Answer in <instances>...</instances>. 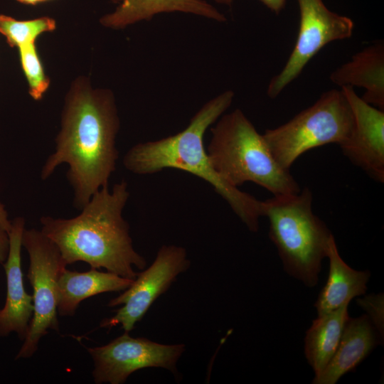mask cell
Instances as JSON below:
<instances>
[{
  "instance_id": "cell-19",
  "label": "cell",
  "mask_w": 384,
  "mask_h": 384,
  "mask_svg": "<svg viewBox=\"0 0 384 384\" xmlns=\"http://www.w3.org/2000/svg\"><path fill=\"white\" fill-rule=\"evenodd\" d=\"M348 304L320 315L312 321L304 338L306 358L318 376L333 357L349 318Z\"/></svg>"
},
{
  "instance_id": "cell-22",
  "label": "cell",
  "mask_w": 384,
  "mask_h": 384,
  "mask_svg": "<svg viewBox=\"0 0 384 384\" xmlns=\"http://www.w3.org/2000/svg\"><path fill=\"white\" fill-rule=\"evenodd\" d=\"M216 4L230 7L233 0H211ZM267 9L276 14H279L285 7L287 0H260Z\"/></svg>"
},
{
  "instance_id": "cell-20",
  "label": "cell",
  "mask_w": 384,
  "mask_h": 384,
  "mask_svg": "<svg viewBox=\"0 0 384 384\" xmlns=\"http://www.w3.org/2000/svg\"><path fill=\"white\" fill-rule=\"evenodd\" d=\"M359 304L368 313V317L378 331L383 335V294L368 295L366 298L358 300Z\"/></svg>"
},
{
  "instance_id": "cell-4",
  "label": "cell",
  "mask_w": 384,
  "mask_h": 384,
  "mask_svg": "<svg viewBox=\"0 0 384 384\" xmlns=\"http://www.w3.org/2000/svg\"><path fill=\"white\" fill-rule=\"evenodd\" d=\"M211 127L206 148L211 164L229 184L252 182L273 196L297 193L301 188L289 170L271 154L263 135L240 109L223 114Z\"/></svg>"
},
{
  "instance_id": "cell-23",
  "label": "cell",
  "mask_w": 384,
  "mask_h": 384,
  "mask_svg": "<svg viewBox=\"0 0 384 384\" xmlns=\"http://www.w3.org/2000/svg\"><path fill=\"white\" fill-rule=\"evenodd\" d=\"M16 1L21 4H28V5H36V4H39L38 0H16Z\"/></svg>"
},
{
  "instance_id": "cell-10",
  "label": "cell",
  "mask_w": 384,
  "mask_h": 384,
  "mask_svg": "<svg viewBox=\"0 0 384 384\" xmlns=\"http://www.w3.org/2000/svg\"><path fill=\"white\" fill-rule=\"evenodd\" d=\"M87 350L94 363L95 383L122 384L132 373L145 368H164L176 373V362L185 346L161 344L124 332L105 346Z\"/></svg>"
},
{
  "instance_id": "cell-13",
  "label": "cell",
  "mask_w": 384,
  "mask_h": 384,
  "mask_svg": "<svg viewBox=\"0 0 384 384\" xmlns=\"http://www.w3.org/2000/svg\"><path fill=\"white\" fill-rule=\"evenodd\" d=\"M55 28V21L49 17L18 21L11 16L0 15V33L11 46L18 50L22 69L29 86V93L34 100L41 99L49 80L38 57L35 41L43 33Z\"/></svg>"
},
{
  "instance_id": "cell-9",
  "label": "cell",
  "mask_w": 384,
  "mask_h": 384,
  "mask_svg": "<svg viewBox=\"0 0 384 384\" xmlns=\"http://www.w3.org/2000/svg\"><path fill=\"white\" fill-rule=\"evenodd\" d=\"M190 266L186 250L174 245H163L153 263L137 273L132 284L119 296L110 300L107 306L123 305L116 314L103 319L100 327L111 329L120 324L124 332H130L140 321L155 300Z\"/></svg>"
},
{
  "instance_id": "cell-17",
  "label": "cell",
  "mask_w": 384,
  "mask_h": 384,
  "mask_svg": "<svg viewBox=\"0 0 384 384\" xmlns=\"http://www.w3.org/2000/svg\"><path fill=\"white\" fill-rule=\"evenodd\" d=\"M133 281L94 268L81 272L65 268L58 282V314L61 316H73L85 299L104 292L124 291Z\"/></svg>"
},
{
  "instance_id": "cell-1",
  "label": "cell",
  "mask_w": 384,
  "mask_h": 384,
  "mask_svg": "<svg viewBox=\"0 0 384 384\" xmlns=\"http://www.w3.org/2000/svg\"><path fill=\"white\" fill-rule=\"evenodd\" d=\"M119 118L114 97L108 90L75 85L68 95L55 151L41 171L43 181L63 164L74 192L73 206L81 210L101 188L108 186L116 169V139Z\"/></svg>"
},
{
  "instance_id": "cell-6",
  "label": "cell",
  "mask_w": 384,
  "mask_h": 384,
  "mask_svg": "<svg viewBox=\"0 0 384 384\" xmlns=\"http://www.w3.org/2000/svg\"><path fill=\"white\" fill-rule=\"evenodd\" d=\"M353 125V113L341 90L323 93L310 107L287 122L262 134L278 164L289 170L306 151L328 144H341Z\"/></svg>"
},
{
  "instance_id": "cell-7",
  "label": "cell",
  "mask_w": 384,
  "mask_h": 384,
  "mask_svg": "<svg viewBox=\"0 0 384 384\" xmlns=\"http://www.w3.org/2000/svg\"><path fill=\"white\" fill-rule=\"evenodd\" d=\"M22 246L29 256L27 277L33 288V314L16 359L32 357L49 330L59 331L58 282L67 266L57 245L41 230L25 228Z\"/></svg>"
},
{
  "instance_id": "cell-21",
  "label": "cell",
  "mask_w": 384,
  "mask_h": 384,
  "mask_svg": "<svg viewBox=\"0 0 384 384\" xmlns=\"http://www.w3.org/2000/svg\"><path fill=\"white\" fill-rule=\"evenodd\" d=\"M11 228V220L4 203L0 201V265L6 261L9 248V233Z\"/></svg>"
},
{
  "instance_id": "cell-15",
  "label": "cell",
  "mask_w": 384,
  "mask_h": 384,
  "mask_svg": "<svg viewBox=\"0 0 384 384\" xmlns=\"http://www.w3.org/2000/svg\"><path fill=\"white\" fill-rule=\"evenodd\" d=\"M117 4L111 13L103 16L101 23L107 28L121 29L134 23L151 20L161 14L183 13L217 22L227 21L225 16L206 0H110Z\"/></svg>"
},
{
  "instance_id": "cell-8",
  "label": "cell",
  "mask_w": 384,
  "mask_h": 384,
  "mask_svg": "<svg viewBox=\"0 0 384 384\" xmlns=\"http://www.w3.org/2000/svg\"><path fill=\"white\" fill-rule=\"evenodd\" d=\"M299 11V26L294 47L282 70L274 76L267 94L277 97L302 72L310 60L325 46L350 38L353 21L331 11L323 0H296Z\"/></svg>"
},
{
  "instance_id": "cell-5",
  "label": "cell",
  "mask_w": 384,
  "mask_h": 384,
  "mask_svg": "<svg viewBox=\"0 0 384 384\" xmlns=\"http://www.w3.org/2000/svg\"><path fill=\"white\" fill-rule=\"evenodd\" d=\"M312 200L311 190L305 187L297 193L273 196L263 201L269 236L284 270L309 287L316 285L321 262L334 238L314 213Z\"/></svg>"
},
{
  "instance_id": "cell-16",
  "label": "cell",
  "mask_w": 384,
  "mask_h": 384,
  "mask_svg": "<svg viewBox=\"0 0 384 384\" xmlns=\"http://www.w3.org/2000/svg\"><path fill=\"white\" fill-rule=\"evenodd\" d=\"M331 81L342 87L365 90L361 98L384 111V43L379 40L355 53L330 75Z\"/></svg>"
},
{
  "instance_id": "cell-12",
  "label": "cell",
  "mask_w": 384,
  "mask_h": 384,
  "mask_svg": "<svg viewBox=\"0 0 384 384\" xmlns=\"http://www.w3.org/2000/svg\"><path fill=\"white\" fill-rule=\"evenodd\" d=\"M25 224L23 217H16L11 220L9 252L3 263L6 277V297L4 306L0 309V336L15 332L23 341L28 334L33 314V296L24 288L21 269V253Z\"/></svg>"
},
{
  "instance_id": "cell-11",
  "label": "cell",
  "mask_w": 384,
  "mask_h": 384,
  "mask_svg": "<svg viewBox=\"0 0 384 384\" xmlns=\"http://www.w3.org/2000/svg\"><path fill=\"white\" fill-rule=\"evenodd\" d=\"M353 125L340 147L345 156L373 180L384 182V111L364 101L352 87H342Z\"/></svg>"
},
{
  "instance_id": "cell-2",
  "label": "cell",
  "mask_w": 384,
  "mask_h": 384,
  "mask_svg": "<svg viewBox=\"0 0 384 384\" xmlns=\"http://www.w3.org/2000/svg\"><path fill=\"white\" fill-rule=\"evenodd\" d=\"M129 192L124 180L101 188L71 218L42 216L41 231L58 247L67 265L85 262L90 268L134 279L133 270L144 269L145 259L133 247L129 223L122 216Z\"/></svg>"
},
{
  "instance_id": "cell-18",
  "label": "cell",
  "mask_w": 384,
  "mask_h": 384,
  "mask_svg": "<svg viewBox=\"0 0 384 384\" xmlns=\"http://www.w3.org/2000/svg\"><path fill=\"white\" fill-rule=\"evenodd\" d=\"M326 257L329 260L327 281L314 304L318 315L348 304L354 297L364 294L370 276V272L353 270L343 261L334 238L330 241Z\"/></svg>"
},
{
  "instance_id": "cell-24",
  "label": "cell",
  "mask_w": 384,
  "mask_h": 384,
  "mask_svg": "<svg viewBox=\"0 0 384 384\" xmlns=\"http://www.w3.org/2000/svg\"><path fill=\"white\" fill-rule=\"evenodd\" d=\"M47 1H49V0H38V3H42V2Z\"/></svg>"
},
{
  "instance_id": "cell-3",
  "label": "cell",
  "mask_w": 384,
  "mask_h": 384,
  "mask_svg": "<svg viewBox=\"0 0 384 384\" xmlns=\"http://www.w3.org/2000/svg\"><path fill=\"white\" fill-rule=\"evenodd\" d=\"M233 91L225 90L207 101L191 117L188 126L175 134L135 144L123 158L127 170L149 175L166 169L184 171L208 183L252 232H257L264 216L263 201L225 181L210 161L203 138L207 129L230 107Z\"/></svg>"
},
{
  "instance_id": "cell-14",
  "label": "cell",
  "mask_w": 384,
  "mask_h": 384,
  "mask_svg": "<svg viewBox=\"0 0 384 384\" xmlns=\"http://www.w3.org/2000/svg\"><path fill=\"white\" fill-rule=\"evenodd\" d=\"M380 333L368 315L348 318L338 346L323 371L314 377V384H335L353 370L380 343Z\"/></svg>"
}]
</instances>
